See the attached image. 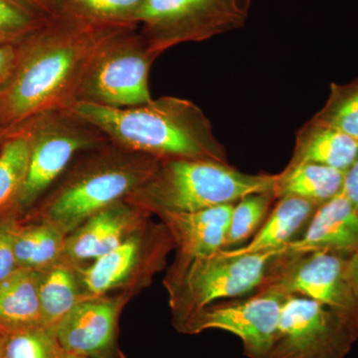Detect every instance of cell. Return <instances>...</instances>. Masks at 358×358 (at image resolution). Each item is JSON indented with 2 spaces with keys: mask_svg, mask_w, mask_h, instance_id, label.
Segmentation results:
<instances>
[{
  "mask_svg": "<svg viewBox=\"0 0 358 358\" xmlns=\"http://www.w3.org/2000/svg\"><path fill=\"white\" fill-rule=\"evenodd\" d=\"M320 206L298 199L287 196L278 199V203L248 243L229 251L238 255L263 253L286 248L296 240L303 226L308 225Z\"/></svg>",
  "mask_w": 358,
  "mask_h": 358,
  "instance_id": "18",
  "label": "cell"
},
{
  "mask_svg": "<svg viewBox=\"0 0 358 358\" xmlns=\"http://www.w3.org/2000/svg\"><path fill=\"white\" fill-rule=\"evenodd\" d=\"M16 221L15 214L9 211L0 220V282L20 268L13 249V229Z\"/></svg>",
  "mask_w": 358,
  "mask_h": 358,
  "instance_id": "29",
  "label": "cell"
},
{
  "mask_svg": "<svg viewBox=\"0 0 358 358\" xmlns=\"http://www.w3.org/2000/svg\"><path fill=\"white\" fill-rule=\"evenodd\" d=\"M277 178L242 173L214 160L164 159L126 200L150 215L199 211L236 203L255 193L275 192Z\"/></svg>",
  "mask_w": 358,
  "mask_h": 358,
  "instance_id": "4",
  "label": "cell"
},
{
  "mask_svg": "<svg viewBox=\"0 0 358 358\" xmlns=\"http://www.w3.org/2000/svg\"><path fill=\"white\" fill-rule=\"evenodd\" d=\"M341 193L358 211V157L352 166L345 171V182Z\"/></svg>",
  "mask_w": 358,
  "mask_h": 358,
  "instance_id": "32",
  "label": "cell"
},
{
  "mask_svg": "<svg viewBox=\"0 0 358 358\" xmlns=\"http://www.w3.org/2000/svg\"><path fill=\"white\" fill-rule=\"evenodd\" d=\"M21 6L43 18H49L66 8L63 0H15Z\"/></svg>",
  "mask_w": 358,
  "mask_h": 358,
  "instance_id": "30",
  "label": "cell"
},
{
  "mask_svg": "<svg viewBox=\"0 0 358 358\" xmlns=\"http://www.w3.org/2000/svg\"><path fill=\"white\" fill-rule=\"evenodd\" d=\"M357 157V140L313 117L296 134L288 164H322L345 173Z\"/></svg>",
  "mask_w": 358,
  "mask_h": 358,
  "instance_id": "17",
  "label": "cell"
},
{
  "mask_svg": "<svg viewBox=\"0 0 358 358\" xmlns=\"http://www.w3.org/2000/svg\"><path fill=\"white\" fill-rule=\"evenodd\" d=\"M150 214L126 199L102 209L66 237V262L83 267L124 243L150 221Z\"/></svg>",
  "mask_w": 358,
  "mask_h": 358,
  "instance_id": "14",
  "label": "cell"
},
{
  "mask_svg": "<svg viewBox=\"0 0 358 358\" xmlns=\"http://www.w3.org/2000/svg\"><path fill=\"white\" fill-rule=\"evenodd\" d=\"M313 119L358 141V79L331 84L326 103Z\"/></svg>",
  "mask_w": 358,
  "mask_h": 358,
  "instance_id": "25",
  "label": "cell"
},
{
  "mask_svg": "<svg viewBox=\"0 0 358 358\" xmlns=\"http://www.w3.org/2000/svg\"><path fill=\"white\" fill-rule=\"evenodd\" d=\"M13 133L24 134L29 143L24 181L15 199L4 208L16 215L36 206L78 155L110 141L71 109L36 115Z\"/></svg>",
  "mask_w": 358,
  "mask_h": 358,
  "instance_id": "6",
  "label": "cell"
},
{
  "mask_svg": "<svg viewBox=\"0 0 358 358\" xmlns=\"http://www.w3.org/2000/svg\"><path fill=\"white\" fill-rule=\"evenodd\" d=\"M348 258L286 248L271 262L256 292L303 296L358 320V301L346 275Z\"/></svg>",
  "mask_w": 358,
  "mask_h": 358,
  "instance_id": "10",
  "label": "cell"
},
{
  "mask_svg": "<svg viewBox=\"0 0 358 358\" xmlns=\"http://www.w3.org/2000/svg\"><path fill=\"white\" fill-rule=\"evenodd\" d=\"M45 20L15 0H0V41L17 43Z\"/></svg>",
  "mask_w": 358,
  "mask_h": 358,
  "instance_id": "28",
  "label": "cell"
},
{
  "mask_svg": "<svg viewBox=\"0 0 358 358\" xmlns=\"http://www.w3.org/2000/svg\"><path fill=\"white\" fill-rule=\"evenodd\" d=\"M173 248L166 226L150 221L113 251L83 267L77 266L84 296H107L115 291L133 294L164 268Z\"/></svg>",
  "mask_w": 358,
  "mask_h": 358,
  "instance_id": "11",
  "label": "cell"
},
{
  "mask_svg": "<svg viewBox=\"0 0 358 358\" xmlns=\"http://www.w3.org/2000/svg\"><path fill=\"white\" fill-rule=\"evenodd\" d=\"M16 57V43L0 41V92L3 89Z\"/></svg>",
  "mask_w": 358,
  "mask_h": 358,
  "instance_id": "31",
  "label": "cell"
},
{
  "mask_svg": "<svg viewBox=\"0 0 358 358\" xmlns=\"http://www.w3.org/2000/svg\"><path fill=\"white\" fill-rule=\"evenodd\" d=\"M275 200V192H268L247 195L236 202L231 214L224 250L239 248L255 235Z\"/></svg>",
  "mask_w": 358,
  "mask_h": 358,
  "instance_id": "26",
  "label": "cell"
},
{
  "mask_svg": "<svg viewBox=\"0 0 358 358\" xmlns=\"http://www.w3.org/2000/svg\"><path fill=\"white\" fill-rule=\"evenodd\" d=\"M235 203L181 213H164L159 217L173 237L178 255L208 257L225 249L231 214Z\"/></svg>",
  "mask_w": 358,
  "mask_h": 358,
  "instance_id": "16",
  "label": "cell"
},
{
  "mask_svg": "<svg viewBox=\"0 0 358 358\" xmlns=\"http://www.w3.org/2000/svg\"><path fill=\"white\" fill-rule=\"evenodd\" d=\"M345 176V171L322 164H288L277 174L275 199L298 197L320 206L343 192Z\"/></svg>",
  "mask_w": 358,
  "mask_h": 358,
  "instance_id": "20",
  "label": "cell"
},
{
  "mask_svg": "<svg viewBox=\"0 0 358 358\" xmlns=\"http://www.w3.org/2000/svg\"><path fill=\"white\" fill-rule=\"evenodd\" d=\"M286 248L245 255L229 250L208 257L176 255L164 279L176 329L207 306L256 292L271 262Z\"/></svg>",
  "mask_w": 358,
  "mask_h": 358,
  "instance_id": "5",
  "label": "cell"
},
{
  "mask_svg": "<svg viewBox=\"0 0 358 358\" xmlns=\"http://www.w3.org/2000/svg\"><path fill=\"white\" fill-rule=\"evenodd\" d=\"M289 251H327L350 257L358 249V211L343 193L320 205Z\"/></svg>",
  "mask_w": 358,
  "mask_h": 358,
  "instance_id": "15",
  "label": "cell"
},
{
  "mask_svg": "<svg viewBox=\"0 0 358 358\" xmlns=\"http://www.w3.org/2000/svg\"><path fill=\"white\" fill-rule=\"evenodd\" d=\"M40 272L18 268L0 282V334L42 327Z\"/></svg>",
  "mask_w": 358,
  "mask_h": 358,
  "instance_id": "19",
  "label": "cell"
},
{
  "mask_svg": "<svg viewBox=\"0 0 358 358\" xmlns=\"http://www.w3.org/2000/svg\"><path fill=\"white\" fill-rule=\"evenodd\" d=\"M252 0H145L138 16V32L150 53L190 42H201L241 29Z\"/></svg>",
  "mask_w": 358,
  "mask_h": 358,
  "instance_id": "7",
  "label": "cell"
},
{
  "mask_svg": "<svg viewBox=\"0 0 358 358\" xmlns=\"http://www.w3.org/2000/svg\"><path fill=\"white\" fill-rule=\"evenodd\" d=\"M63 2L66 8L92 20L138 25V13L145 0H63Z\"/></svg>",
  "mask_w": 358,
  "mask_h": 358,
  "instance_id": "27",
  "label": "cell"
},
{
  "mask_svg": "<svg viewBox=\"0 0 358 358\" xmlns=\"http://www.w3.org/2000/svg\"><path fill=\"white\" fill-rule=\"evenodd\" d=\"M29 143L24 134L13 133L0 140V209L15 199L24 181Z\"/></svg>",
  "mask_w": 358,
  "mask_h": 358,
  "instance_id": "23",
  "label": "cell"
},
{
  "mask_svg": "<svg viewBox=\"0 0 358 358\" xmlns=\"http://www.w3.org/2000/svg\"><path fill=\"white\" fill-rule=\"evenodd\" d=\"M65 358H92V357H79V355H69V353L65 352Z\"/></svg>",
  "mask_w": 358,
  "mask_h": 358,
  "instance_id": "34",
  "label": "cell"
},
{
  "mask_svg": "<svg viewBox=\"0 0 358 358\" xmlns=\"http://www.w3.org/2000/svg\"><path fill=\"white\" fill-rule=\"evenodd\" d=\"M346 275L352 286L353 294L358 301V249L348 258Z\"/></svg>",
  "mask_w": 358,
  "mask_h": 358,
  "instance_id": "33",
  "label": "cell"
},
{
  "mask_svg": "<svg viewBox=\"0 0 358 358\" xmlns=\"http://www.w3.org/2000/svg\"><path fill=\"white\" fill-rule=\"evenodd\" d=\"M287 296L255 292L243 300L217 301L199 310L178 327L179 333L199 334L220 329L241 339L244 355L265 358L274 341Z\"/></svg>",
  "mask_w": 358,
  "mask_h": 358,
  "instance_id": "12",
  "label": "cell"
},
{
  "mask_svg": "<svg viewBox=\"0 0 358 358\" xmlns=\"http://www.w3.org/2000/svg\"><path fill=\"white\" fill-rule=\"evenodd\" d=\"M357 338V320L310 299L289 296L265 358H345Z\"/></svg>",
  "mask_w": 358,
  "mask_h": 358,
  "instance_id": "9",
  "label": "cell"
},
{
  "mask_svg": "<svg viewBox=\"0 0 358 358\" xmlns=\"http://www.w3.org/2000/svg\"><path fill=\"white\" fill-rule=\"evenodd\" d=\"M0 358H65L55 331L45 327L0 334Z\"/></svg>",
  "mask_w": 358,
  "mask_h": 358,
  "instance_id": "24",
  "label": "cell"
},
{
  "mask_svg": "<svg viewBox=\"0 0 358 358\" xmlns=\"http://www.w3.org/2000/svg\"><path fill=\"white\" fill-rule=\"evenodd\" d=\"M131 294L87 296L56 327V336L66 353L92 358H113L120 315Z\"/></svg>",
  "mask_w": 358,
  "mask_h": 358,
  "instance_id": "13",
  "label": "cell"
},
{
  "mask_svg": "<svg viewBox=\"0 0 358 358\" xmlns=\"http://www.w3.org/2000/svg\"><path fill=\"white\" fill-rule=\"evenodd\" d=\"M42 327L55 329L83 299L77 266L65 260L40 272Z\"/></svg>",
  "mask_w": 358,
  "mask_h": 358,
  "instance_id": "22",
  "label": "cell"
},
{
  "mask_svg": "<svg viewBox=\"0 0 358 358\" xmlns=\"http://www.w3.org/2000/svg\"><path fill=\"white\" fill-rule=\"evenodd\" d=\"M131 24L103 22L65 8L16 43L0 92V140L49 110H70L96 54Z\"/></svg>",
  "mask_w": 358,
  "mask_h": 358,
  "instance_id": "1",
  "label": "cell"
},
{
  "mask_svg": "<svg viewBox=\"0 0 358 358\" xmlns=\"http://www.w3.org/2000/svg\"><path fill=\"white\" fill-rule=\"evenodd\" d=\"M159 162L110 141L85 150L36 205L33 220L51 224L67 236L96 212L136 192Z\"/></svg>",
  "mask_w": 358,
  "mask_h": 358,
  "instance_id": "3",
  "label": "cell"
},
{
  "mask_svg": "<svg viewBox=\"0 0 358 358\" xmlns=\"http://www.w3.org/2000/svg\"><path fill=\"white\" fill-rule=\"evenodd\" d=\"M110 141L159 159L214 160L228 164L208 117L185 99L162 96L131 108L76 103L72 109Z\"/></svg>",
  "mask_w": 358,
  "mask_h": 358,
  "instance_id": "2",
  "label": "cell"
},
{
  "mask_svg": "<svg viewBox=\"0 0 358 358\" xmlns=\"http://www.w3.org/2000/svg\"><path fill=\"white\" fill-rule=\"evenodd\" d=\"M150 53L138 26L126 28L108 40L96 54L78 92L76 103L131 108L152 100Z\"/></svg>",
  "mask_w": 358,
  "mask_h": 358,
  "instance_id": "8",
  "label": "cell"
},
{
  "mask_svg": "<svg viewBox=\"0 0 358 358\" xmlns=\"http://www.w3.org/2000/svg\"><path fill=\"white\" fill-rule=\"evenodd\" d=\"M66 235L51 224L16 221L13 249L20 268L43 272L63 260Z\"/></svg>",
  "mask_w": 358,
  "mask_h": 358,
  "instance_id": "21",
  "label": "cell"
}]
</instances>
